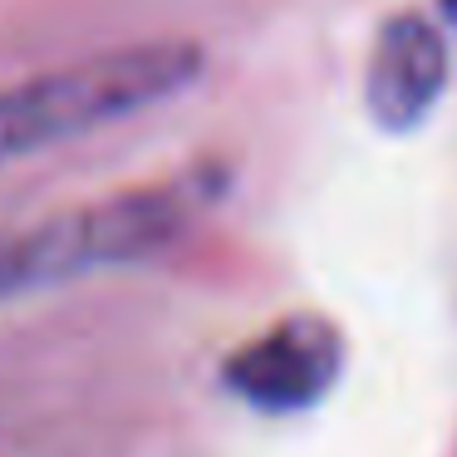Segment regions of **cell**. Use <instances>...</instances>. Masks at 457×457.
Returning a JSON list of instances; mask_svg holds the SVG:
<instances>
[{
  "instance_id": "cell-1",
  "label": "cell",
  "mask_w": 457,
  "mask_h": 457,
  "mask_svg": "<svg viewBox=\"0 0 457 457\" xmlns=\"http://www.w3.org/2000/svg\"><path fill=\"white\" fill-rule=\"evenodd\" d=\"M197 45L153 40L11 84L0 89V168L172 99L197 79Z\"/></svg>"
},
{
  "instance_id": "cell-2",
  "label": "cell",
  "mask_w": 457,
  "mask_h": 457,
  "mask_svg": "<svg viewBox=\"0 0 457 457\" xmlns=\"http://www.w3.org/2000/svg\"><path fill=\"white\" fill-rule=\"evenodd\" d=\"M339 335L325 320H280L227 359V384L246 403L290 413L310 408L339 378Z\"/></svg>"
},
{
  "instance_id": "cell-3",
  "label": "cell",
  "mask_w": 457,
  "mask_h": 457,
  "mask_svg": "<svg viewBox=\"0 0 457 457\" xmlns=\"http://www.w3.org/2000/svg\"><path fill=\"white\" fill-rule=\"evenodd\" d=\"M109 266H113V246L99 207L84 202V207L54 212V217L35 221L25 231H0V305L70 286V280H84Z\"/></svg>"
},
{
  "instance_id": "cell-4",
  "label": "cell",
  "mask_w": 457,
  "mask_h": 457,
  "mask_svg": "<svg viewBox=\"0 0 457 457\" xmlns=\"http://www.w3.org/2000/svg\"><path fill=\"white\" fill-rule=\"evenodd\" d=\"M447 84V50L443 35L418 15H394L374 40L369 60V113L384 129L403 133L433 109Z\"/></svg>"
},
{
  "instance_id": "cell-5",
  "label": "cell",
  "mask_w": 457,
  "mask_h": 457,
  "mask_svg": "<svg viewBox=\"0 0 457 457\" xmlns=\"http://www.w3.org/2000/svg\"><path fill=\"white\" fill-rule=\"evenodd\" d=\"M443 11H447V21L457 25V0H443Z\"/></svg>"
}]
</instances>
